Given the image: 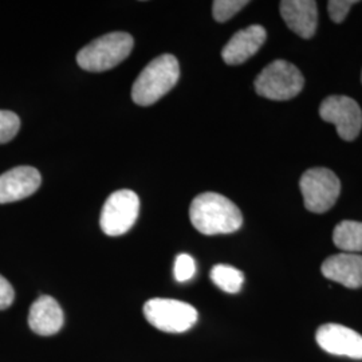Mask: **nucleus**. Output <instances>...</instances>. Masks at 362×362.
Wrapping results in <instances>:
<instances>
[{
    "label": "nucleus",
    "instance_id": "1",
    "mask_svg": "<svg viewBox=\"0 0 362 362\" xmlns=\"http://www.w3.org/2000/svg\"><path fill=\"white\" fill-rule=\"evenodd\" d=\"M189 218L203 235L233 233L243 224L240 209L230 199L215 192L196 196L189 208Z\"/></svg>",
    "mask_w": 362,
    "mask_h": 362
},
{
    "label": "nucleus",
    "instance_id": "2",
    "mask_svg": "<svg viewBox=\"0 0 362 362\" xmlns=\"http://www.w3.org/2000/svg\"><path fill=\"white\" fill-rule=\"evenodd\" d=\"M180 77L176 57L164 54L144 69L132 88V100L140 106L153 105L175 88Z\"/></svg>",
    "mask_w": 362,
    "mask_h": 362
},
{
    "label": "nucleus",
    "instance_id": "3",
    "mask_svg": "<svg viewBox=\"0 0 362 362\" xmlns=\"http://www.w3.org/2000/svg\"><path fill=\"white\" fill-rule=\"evenodd\" d=\"M134 40L128 33L117 31L94 39L77 54V64L86 71L101 73L119 65L129 57Z\"/></svg>",
    "mask_w": 362,
    "mask_h": 362
},
{
    "label": "nucleus",
    "instance_id": "4",
    "mask_svg": "<svg viewBox=\"0 0 362 362\" xmlns=\"http://www.w3.org/2000/svg\"><path fill=\"white\" fill-rule=\"evenodd\" d=\"M303 85L305 78L298 67L284 59H276L266 66L255 79V90L259 95L272 101L294 98L303 89Z\"/></svg>",
    "mask_w": 362,
    "mask_h": 362
},
{
    "label": "nucleus",
    "instance_id": "5",
    "mask_svg": "<svg viewBox=\"0 0 362 362\" xmlns=\"http://www.w3.org/2000/svg\"><path fill=\"white\" fill-rule=\"evenodd\" d=\"M146 321L165 333H184L189 330L199 318L192 305L167 298H153L144 305Z\"/></svg>",
    "mask_w": 362,
    "mask_h": 362
},
{
    "label": "nucleus",
    "instance_id": "6",
    "mask_svg": "<svg viewBox=\"0 0 362 362\" xmlns=\"http://www.w3.org/2000/svg\"><path fill=\"white\" fill-rule=\"evenodd\" d=\"M299 187L305 207L314 214L329 211L341 194V181L336 173L321 167L306 170L300 177Z\"/></svg>",
    "mask_w": 362,
    "mask_h": 362
},
{
    "label": "nucleus",
    "instance_id": "7",
    "mask_svg": "<svg viewBox=\"0 0 362 362\" xmlns=\"http://www.w3.org/2000/svg\"><path fill=\"white\" fill-rule=\"evenodd\" d=\"M140 212V199L130 189H121L110 194L101 212V228L109 236L128 233L134 226Z\"/></svg>",
    "mask_w": 362,
    "mask_h": 362
},
{
    "label": "nucleus",
    "instance_id": "8",
    "mask_svg": "<svg viewBox=\"0 0 362 362\" xmlns=\"http://www.w3.org/2000/svg\"><path fill=\"white\" fill-rule=\"evenodd\" d=\"M320 116L333 124L338 136L345 141H353L361 132V107L346 95L327 97L320 106Z\"/></svg>",
    "mask_w": 362,
    "mask_h": 362
},
{
    "label": "nucleus",
    "instance_id": "9",
    "mask_svg": "<svg viewBox=\"0 0 362 362\" xmlns=\"http://www.w3.org/2000/svg\"><path fill=\"white\" fill-rule=\"evenodd\" d=\"M317 344L334 356L362 360V336L353 329L337 324H327L317 330Z\"/></svg>",
    "mask_w": 362,
    "mask_h": 362
},
{
    "label": "nucleus",
    "instance_id": "10",
    "mask_svg": "<svg viewBox=\"0 0 362 362\" xmlns=\"http://www.w3.org/2000/svg\"><path fill=\"white\" fill-rule=\"evenodd\" d=\"M40 182V173L33 167H16L0 175V204L19 202L35 194Z\"/></svg>",
    "mask_w": 362,
    "mask_h": 362
},
{
    "label": "nucleus",
    "instance_id": "11",
    "mask_svg": "<svg viewBox=\"0 0 362 362\" xmlns=\"http://www.w3.org/2000/svg\"><path fill=\"white\" fill-rule=\"evenodd\" d=\"M266 38L267 33L263 27L259 25L246 27L230 39L221 52V57L227 65L245 64L247 59L259 52Z\"/></svg>",
    "mask_w": 362,
    "mask_h": 362
},
{
    "label": "nucleus",
    "instance_id": "12",
    "mask_svg": "<svg viewBox=\"0 0 362 362\" xmlns=\"http://www.w3.org/2000/svg\"><path fill=\"white\" fill-rule=\"evenodd\" d=\"M281 15L287 27L300 38L310 39L318 25L317 3L313 0H284Z\"/></svg>",
    "mask_w": 362,
    "mask_h": 362
},
{
    "label": "nucleus",
    "instance_id": "13",
    "mask_svg": "<svg viewBox=\"0 0 362 362\" xmlns=\"http://www.w3.org/2000/svg\"><path fill=\"white\" fill-rule=\"evenodd\" d=\"M325 278L348 288L362 287V257L358 254L341 252L332 255L322 263Z\"/></svg>",
    "mask_w": 362,
    "mask_h": 362
},
{
    "label": "nucleus",
    "instance_id": "14",
    "mask_svg": "<svg viewBox=\"0 0 362 362\" xmlns=\"http://www.w3.org/2000/svg\"><path fill=\"white\" fill-rule=\"evenodd\" d=\"M64 311L59 303L50 296L39 297L28 313V325L38 336L57 334L64 326Z\"/></svg>",
    "mask_w": 362,
    "mask_h": 362
},
{
    "label": "nucleus",
    "instance_id": "15",
    "mask_svg": "<svg viewBox=\"0 0 362 362\" xmlns=\"http://www.w3.org/2000/svg\"><path fill=\"white\" fill-rule=\"evenodd\" d=\"M333 242L344 252H362V223L354 220L341 221L333 233Z\"/></svg>",
    "mask_w": 362,
    "mask_h": 362
},
{
    "label": "nucleus",
    "instance_id": "16",
    "mask_svg": "<svg viewBox=\"0 0 362 362\" xmlns=\"http://www.w3.org/2000/svg\"><path fill=\"white\" fill-rule=\"evenodd\" d=\"M211 279L215 285L228 294H236L245 284L243 272L228 264H216L211 270Z\"/></svg>",
    "mask_w": 362,
    "mask_h": 362
},
{
    "label": "nucleus",
    "instance_id": "17",
    "mask_svg": "<svg viewBox=\"0 0 362 362\" xmlns=\"http://www.w3.org/2000/svg\"><path fill=\"white\" fill-rule=\"evenodd\" d=\"M248 1L247 0H215L212 6V13L216 22H227L233 15L245 8Z\"/></svg>",
    "mask_w": 362,
    "mask_h": 362
},
{
    "label": "nucleus",
    "instance_id": "18",
    "mask_svg": "<svg viewBox=\"0 0 362 362\" xmlns=\"http://www.w3.org/2000/svg\"><path fill=\"white\" fill-rule=\"evenodd\" d=\"M21 119L13 112L0 110V144L8 143L18 134Z\"/></svg>",
    "mask_w": 362,
    "mask_h": 362
},
{
    "label": "nucleus",
    "instance_id": "19",
    "mask_svg": "<svg viewBox=\"0 0 362 362\" xmlns=\"http://www.w3.org/2000/svg\"><path fill=\"white\" fill-rule=\"evenodd\" d=\"M173 272H175L176 281L180 284L191 281L196 272V263H194V258L188 254H180L175 260Z\"/></svg>",
    "mask_w": 362,
    "mask_h": 362
},
{
    "label": "nucleus",
    "instance_id": "20",
    "mask_svg": "<svg viewBox=\"0 0 362 362\" xmlns=\"http://www.w3.org/2000/svg\"><path fill=\"white\" fill-rule=\"evenodd\" d=\"M356 0H332L327 3V11L333 22L341 23L345 21L350 8L356 4Z\"/></svg>",
    "mask_w": 362,
    "mask_h": 362
},
{
    "label": "nucleus",
    "instance_id": "21",
    "mask_svg": "<svg viewBox=\"0 0 362 362\" xmlns=\"http://www.w3.org/2000/svg\"><path fill=\"white\" fill-rule=\"evenodd\" d=\"M15 299V291H13L11 284L0 275V310H6L13 305Z\"/></svg>",
    "mask_w": 362,
    "mask_h": 362
},
{
    "label": "nucleus",
    "instance_id": "22",
    "mask_svg": "<svg viewBox=\"0 0 362 362\" xmlns=\"http://www.w3.org/2000/svg\"><path fill=\"white\" fill-rule=\"evenodd\" d=\"M361 81H362V74H361Z\"/></svg>",
    "mask_w": 362,
    "mask_h": 362
}]
</instances>
